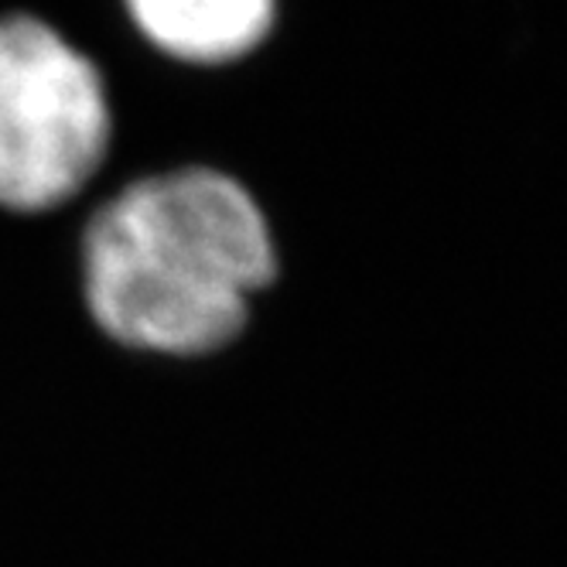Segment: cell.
Masks as SVG:
<instances>
[{"instance_id":"7a4b0ae2","label":"cell","mask_w":567,"mask_h":567,"mask_svg":"<svg viewBox=\"0 0 567 567\" xmlns=\"http://www.w3.org/2000/svg\"><path fill=\"white\" fill-rule=\"evenodd\" d=\"M110 147L103 75L62 31L0 14V206L42 213L83 188Z\"/></svg>"},{"instance_id":"6da1fadb","label":"cell","mask_w":567,"mask_h":567,"mask_svg":"<svg viewBox=\"0 0 567 567\" xmlns=\"http://www.w3.org/2000/svg\"><path fill=\"white\" fill-rule=\"evenodd\" d=\"M277 270L254 195L213 168L151 175L113 195L83 239L93 318L116 342L198 355L247 326Z\"/></svg>"},{"instance_id":"3957f363","label":"cell","mask_w":567,"mask_h":567,"mask_svg":"<svg viewBox=\"0 0 567 567\" xmlns=\"http://www.w3.org/2000/svg\"><path fill=\"white\" fill-rule=\"evenodd\" d=\"M154 49L178 62L219 65L250 55L274 24L277 0H124Z\"/></svg>"}]
</instances>
